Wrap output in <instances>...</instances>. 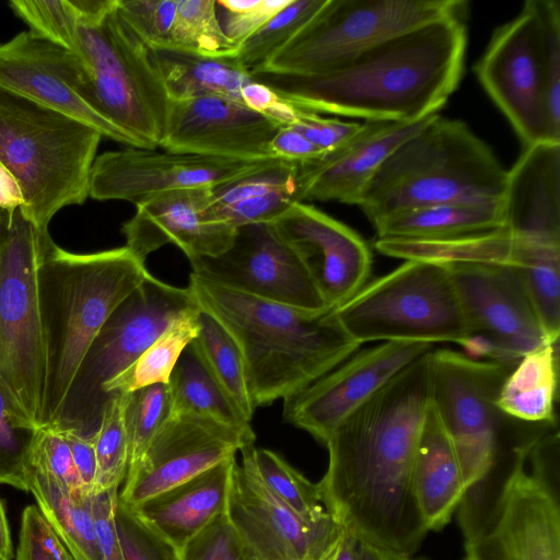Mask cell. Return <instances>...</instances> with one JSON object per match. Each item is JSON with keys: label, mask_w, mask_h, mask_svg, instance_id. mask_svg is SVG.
<instances>
[{"label": "cell", "mask_w": 560, "mask_h": 560, "mask_svg": "<svg viewBox=\"0 0 560 560\" xmlns=\"http://www.w3.org/2000/svg\"><path fill=\"white\" fill-rule=\"evenodd\" d=\"M430 352L331 433L325 442L328 468L318 482L327 512L346 529L365 542L410 556L429 533L411 472L430 408Z\"/></svg>", "instance_id": "cell-1"}, {"label": "cell", "mask_w": 560, "mask_h": 560, "mask_svg": "<svg viewBox=\"0 0 560 560\" xmlns=\"http://www.w3.org/2000/svg\"><path fill=\"white\" fill-rule=\"evenodd\" d=\"M276 159L304 163L320 158L325 152L290 126L278 129L270 143Z\"/></svg>", "instance_id": "cell-54"}, {"label": "cell", "mask_w": 560, "mask_h": 560, "mask_svg": "<svg viewBox=\"0 0 560 560\" xmlns=\"http://www.w3.org/2000/svg\"><path fill=\"white\" fill-rule=\"evenodd\" d=\"M188 289L198 307L213 316L238 345L256 408L303 390L361 347L340 327L331 310L296 308L192 273Z\"/></svg>", "instance_id": "cell-3"}, {"label": "cell", "mask_w": 560, "mask_h": 560, "mask_svg": "<svg viewBox=\"0 0 560 560\" xmlns=\"http://www.w3.org/2000/svg\"><path fill=\"white\" fill-rule=\"evenodd\" d=\"M361 560H428L363 541Z\"/></svg>", "instance_id": "cell-58"}, {"label": "cell", "mask_w": 560, "mask_h": 560, "mask_svg": "<svg viewBox=\"0 0 560 560\" xmlns=\"http://www.w3.org/2000/svg\"><path fill=\"white\" fill-rule=\"evenodd\" d=\"M290 0H217L224 34L238 45L283 9Z\"/></svg>", "instance_id": "cell-50"}, {"label": "cell", "mask_w": 560, "mask_h": 560, "mask_svg": "<svg viewBox=\"0 0 560 560\" xmlns=\"http://www.w3.org/2000/svg\"><path fill=\"white\" fill-rule=\"evenodd\" d=\"M198 308L188 287L165 283L149 272L94 337L50 428L93 438L112 400L104 386L131 365L173 322Z\"/></svg>", "instance_id": "cell-9"}, {"label": "cell", "mask_w": 560, "mask_h": 560, "mask_svg": "<svg viewBox=\"0 0 560 560\" xmlns=\"http://www.w3.org/2000/svg\"><path fill=\"white\" fill-rule=\"evenodd\" d=\"M541 33L545 116L548 137L560 142V5L535 0Z\"/></svg>", "instance_id": "cell-44"}, {"label": "cell", "mask_w": 560, "mask_h": 560, "mask_svg": "<svg viewBox=\"0 0 560 560\" xmlns=\"http://www.w3.org/2000/svg\"><path fill=\"white\" fill-rule=\"evenodd\" d=\"M168 385L172 413L205 417L255 438L250 422L242 416L190 345L177 361Z\"/></svg>", "instance_id": "cell-35"}, {"label": "cell", "mask_w": 560, "mask_h": 560, "mask_svg": "<svg viewBox=\"0 0 560 560\" xmlns=\"http://www.w3.org/2000/svg\"><path fill=\"white\" fill-rule=\"evenodd\" d=\"M253 458L262 482L294 513L308 521L329 515L318 482H311L270 450L254 446Z\"/></svg>", "instance_id": "cell-40"}, {"label": "cell", "mask_w": 560, "mask_h": 560, "mask_svg": "<svg viewBox=\"0 0 560 560\" xmlns=\"http://www.w3.org/2000/svg\"><path fill=\"white\" fill-rule=\"evenodd\" d=\"M96 477L93 493L118 490L125 480L129 444L125 424V394L113 397L94 435Z\"/></svg>", "instance_id": "cell-41"}, {"label": "cell", "mask_w": 560, "mask_h": 560, "mask_svg": "<svg viewBox=\"0 0 560 560\" xmlns=\"http://www.w3.org/2000/svg\"><path fill=\"white\" fill-rule=\"evenodd\" d=\"M435 115L416 121L365 120L340 147L299 163V201L359 205L385 160Z\"/></svg>", "instance_id": "cell-24"}, {"label": "cell", "mask_w": 560, "mask_h": 560, "mask_svg": "<svg viewBox=\"0 0 560 560\" xmlns=\"http://www.w3.org/2000/svg\"><path fill=\"white\" fill-rule=\"evenodd\" d=\"M177 0H117L130 30L151 49H171Z\"/></svg>", "instance_id": "cell-48"}, {"label": "cell", "mask_w": 560, "mask_h": 560, "mask_svg": "<svg viewBox=\"0 0 560 560\" xmlns=\"http://www.w3.org/2000/svg\"><path fill=\"white\" fill-rule=\"evenodd\" d=\"M210 188L173 190L137 203L121 229L125 246L142 261L166 244L176 245L188 260L224 252L236 230L213 215Z\"/></svg>", "instance_id": "cell-25"}, {"label": "cell", "mask_w": 560, "mask_h": 560, "mask_svg": "<svg viewBox=\"0 0 560 560\" xmlns=\"http://www.w3.org/2000/svg\"><path fill=\"white\" fill-rule=\"evenodd\" d=\"M279 128L265 114L226 97L170 100L160 148L226 160L276 159L270 143Z\"/></svg>", "instance_id": "cell-21"}, {"label": "cell", "mask_w": 560, "mask_h": 560, "mask_svg": "<svg viewBox=\"0 0 560 560\" xmlns=\"http://www.w3.org/2000/svg\"><path fill=\"white\" fill-rule=\"evenodd\" d=\"M199 331L190 347L221 385L242 416L252 421L256 406L249 390L243 354L231 334L199 308Z\"/></svg>", "instance_id": "cell-37"}, {"label": "cell", "mask_w": 560, "mask_h": 560, "mask_svg": "<svg viewBox=\"0 0 560 560\" xmlns=\"http://www.w3.org/2000/svg\"><path fill=\"white\" fill-rule=\"evenodd\" d=\"M9 5L31 33L75 51L78 19L69 0H13Z\"/></svg>", "instance_id": "cell-45"}, {"label": "cell", "mask_w": 560, "mask_h": 560, "mask_svg": "<svg viewBox=\"0 0 560 560\" xmlns=\"http://www.w3.org/2000/svg\"><path fill=\"white\" fill-rule=\"evenodd\" d=\"M475 74L525 147L552 142L545 116L541 33L535 0L498 27Z\"/></svg>", "instance_id": "cell-15"}, {"label": "cell", "mask_w": 560, "mask_h": 560, "mask_svg": "<svg viewBox=\"0 0 560 560\" xmlns=\"http://www.w3.org/2000/svg\"><path fill=\"white\" fill-rule=\"evenodd\" d=\"M171 49L229 57L236 55L237 45L221 27L215 0H177Z\"/></svg>", "instance_id": "cell-39"}, {"label": "cell", "mask_w": 560, "mask_h": 560, "mask_svg": "<svg viewBox=\"0 0 560 560\" xmlns=\"http://www.w3.org/2000/svg\"><path fill=\"white\" fill-rule=\"evenodd\" d=\"M255 438L192 413H172L140 460L127 470L118 499L139 503L235 457Z\"/></svg>", "instance_id": "cell-18"}, {"label": "cell", "mask_w": 560, "mask_h": 560, "mask_svg": "<svg viewBox=\"0 0 560 560\" xmlns=\"http://www.w3.org/2000/svg\"><path fill=\"white\" fill-rule=\"evenodd\" d=\"M466 48V16H452L384 42L323 75L253 77L303 110L416 121L440 113L456 91Z\"/></svg>", "instance_id": "cell-2"}, {"label": "cell", "mask_w": 560, "mask_h": 560, "mask_svg": "<svg viewBox=\"0 0 560 560\" xmlns=\"http://www.w3.org/2000/svg\"><path fill=\"white\" fill-rule=\"evenodd\" d=\"M377 238H447L505 226L503 200L447 202L388 214L373 223Z\"/></svg>", "instance_id": "cell-30"}, {"label": "cell", "mask_w": 560, "mask_h": 560, "mask_svg": "<svg viewBox=\"0 0 560 560\" xmlns=\"http://www.w3.org/2000/svg\"><path fill=\"white\" fill-rule=\"evenodd\" d=\"M39 428L0 384V485L28 492V453Z\"/></svg>", "instance_id": "cell-43"}, {"label": "cell", "mask_w": 560, "mask_h": 560, "mask_svg": "<svg viewBox=\"0 0 560 560\" xmlns=\"http://www.w3.org/2000/svg\"><path fill=\"white\" fill-rule=\"evenodd\" d=\"M198 315L199 308L173 322L131 365L104 386L106 396L113 399L149 385L168 384L182 353L198 335Z\"/></svg>", "instance_id": "cell-36"}, {"label": "cell", "mask_w": 560, "mask_h": 560, "mask_svg": "<svg viewBox=\"0 0 560 560\" xmlns=\"http://www.w3.org/2000/svg\"><path fill=\"white\" fill-rule=\"evenodd\" d=\"M102 133L71 116L0 89V163L23 197V215L40 231L63 207L82 205Z\"/></svg>", "instance_id": "cell-6"}, {"label": "cell", "mask_w": 560, "mask_h": 560, "mask_svg": "<svg viewBox=\"0 0 560 560\" xmlns=\"http://www.w3.org/2000/svg\"><path fill=\"white\" fill-rule=\"evenodd\" d=\"M77 35L94 108L141 148H160L170 96L152 49L125 23L117 0L78 18Z\"/></svg>", "instance_id": "cell-7"}, {"label": "cell", "mask_w": 560, "mask_h": 560, "mask_svg": "<svg viewBox=\"0 0 560 560\" xmlns=\"http://www.w3.org/2000/svg\"><path fill=\"white\" fill-rule=\"evenodd\" d=\"M506 173L464 121L436 114L385 160L358 206L373 224L421 207L502 199Z\"/></svg>", "instance_id": "cell-5"}, {"label": "cell", "mask_w": 560, "mask_h": 560, "mask_svg": "<svg viewBox=\"0 0 560 560\" xmlns=\"http://www.w3.org/2000/svg\"><path fill=\"white\" fill-rule=\"evenodd\" d=\"M118 494L116 489L93 493L92 510L102 560H124L115 524Z\"/></svg>", "instance_id": "cell-53"}, {"label": "cell", "mask_w": 560, "mask_h": 560, "mask_svg": "<svg viewBox=\"0 0 560 560\" xmlns=\"http://www.w3.org/2000/svg\"><path fill=\"white\" fill-rule=\"evenodd\" d=\"M331 313L361 346L372 341L458 343L470 328L447 265L405 260Z\"/></svg>", "instance_id": "cell-8"}, {"label": "cell", "mask_w": 560, "mask_h": 560, "mask_svg": "<svg viewBox=\"0 0 560 560\" xmlns=\"http://www.w3.org/2000/svg\"><path fill=\"white\" fill-rule=\"evenodd\" d=\"M376 250L404 260H423L442 265L482 264L515 268L518 247L506 226L447 238H376Z\"/></svg>", "instance_id": "cell-32"}, {"label": "cell", "mask_w": 560, "mask_h": 560, "mask_svg": "<svg viewBox=\"0 0 560 560\" xmlns=\"http://www.w3.org/2000/svg\"><path fill=\"white\" fill-rule=\"evenodd\" d=\"M510 370L452 349L430 352V404L454 446L465 490L479 482L501 454L505 416L497 397Z\"/></svg>", "instance_id": "cell-12"}, {"label": "cell", "mask_w": 560, "mask_h": 560, "mask_svg": "<svg viewBox=\"0 0 560 560\" xmlns=\"http://www.w3.org/2000/svg\"><path fill=\"white\" fill-rule=\"evenodd\" d=\"M327 0H290V2L245 38L235 58L253 75L323 9Z\"/></svg>", "instance_id": "cell-38"}, {"label": "cell", "mask_w": 560, "mask_h": 560, "mask_svg": "<svg viewBox=\"0 0 560 560\" xmlns=\"http://www.w3.org/2000/svg\"><path fill=\"white\" fill-rule=\"evenodd\" d=\"M464 546L465 560H560L559 493L524 466L491 521Z\"/></svg>", "instance_id": "cell-23"}, {"label": "cell", "mask_w": 560, "mask_h": 560, "mask_svg": "<svg viewBox=\"0 0 560 560\" xmlns=\"http://www.w3.org/2000/svg\"><path fill=\"white\" fill-rule=\"evenodd\" d=\"M254 444L241 450L229 488L226 514L256 560H327L343 526L330 514L308 521L281 502L260 479Z\"/></svg>", "instance_id": "cell-13"}, {"label": "cell", "mask_w": 560, "mask_h": 560, "mask_svg": "<svg viewBox=\"0 0 560 560\" xmlns=\"http://www.w3.org/2000/svg\"><path fill=\"white\" fill-rule=\"evenodd\" d=\"M36 506L73 560H102L92 494H72L49 477L27 470Z\"/></svg>", "instance_id": "cell-34"}, {"label": "cell", "mask_w": 560, "mask_h": 560, "mask_svg": "<svg viewBox=\"0 0 560 560\" xmlns=\"http://www.w3.org/2000/svg\"><path fill=\"white\" fill-rule=\"evenodd\" d=\"M360 125V122L325 118L319 114L295 107L289 126L303 135L314 145L324 152H328L340 147L352 137Z\"/></svg>", "instance_id": "cell-52"}, {"label": "cell", "mask_w": 560, "mask_h": 560, "mask_svg": "<svg viewBox=\"0 0 560 560\" xmlns=\"http://www.w3.org/2000/svg\"><path fill=\"white\" fill-rule=\"evenodd\" d=\"M27 470L49 477L72 494H92L83 489L66 439L50 427L37 430L28 453Z\"/></svg>", "instance_id": "cell-47"}, {"label": "cell", "mask_w": 560, "mask_h": 560, "mask_svg": "<svg viewBox=\"0 0 560 560\" xmlns=\"http://www.w3.org/2000/svg\"><path fill=\"white\" fill-rule=\"evenodd\" d=\"M434 345L385 341L355 351L303 390L283 399V420L325 444L359 407Z\"/></svg>", "instance_id": "cell-16"}, {"label": "cell", "mask_w": 560, "mask_h": 560, "mask_svg": "<svg viewBox=\"0 0 560 560\" xmlns=\"http://www.w3.org/2000/svg\"><path fill=\"white\" fill-rule=\"evenodd\" d=\"M558 386V341L526 353L505 376L497 405L505 417L552 423Z\"/></svg>", "instance_id": "cell-33"}, {"label": "cell", "mask_w": 560, "mask_h": 560, "mask_svg": "<svg viewBox=\"0 0 560 560\" xmlns=\"http://www.w3.org/2000/svg\"><path fill=\"white\" fill-rule=\"evenodd\" d=\"M188 261L192 275L217 285L310 312L330 310L271 222L240 226L224 252Z\"/></svg>", "instance_id": "cell-14"}, {"label": "cell", "mask_w": 560, "mask_h": 560, "mask_svg": "<svg viewBox=\"0 0 560 560\" xmlns=\"http://www.w3.org/2000/svg\"><path fill=\"white\" fill-rule=\"evenodd\" d=\"M42 233L20 207L0 209V384L38 427L46 371L37 290Z\"/></svg>", "instance_id": "cell-11"}, {"label": "cell", "mask_w": 560, "mask_h": 560, "mask_svg": "<svg viewBox=\"0 0 560 560\" xmlns=\"http://www.w3.org/2000/svg\"><path fill=\"white\" fill-rule=\"evenodd\" d=\"M14 551L4 505L0 499V560H13Z\"/></svg>", "instance_id": "cell-59"}, {"label": "cell", "mask_w": 560, "mask_h": 560, "mask_svg": "<svg viewBox=\"0 0 560 560\" xmlns=\"http://www.w3.org/2000/svg\"><path fill=\"white\" fill-rule=\"evenodd\" d=\"M15 560H73L36 505L22 512Z\"/></svg>", "instance_id": "cell-51"}, {"label": "cell", "mask_w": 560, "mask_h": 560, "mask_svg": "<svg viewBox=\"0 0 560 560\" xmlns=\"http://www.w3.org/2000/svg\"><path fill=\"white\" fill-rule=\"evenodd\" d=\"M411 483L428 530L442 529L459 505L465 482L451 439L431 404L415 453Z\"/></svg>", "instance_id": "cell-29"}, {"label": "cell", "mask_w": 560, "mask_h": 560, "mask_svg": "<svg viewBox=\"0 0 560 560\" xmlns=\"http://www.w3.org/2000/svg\"><path fill=\"white\" fill-rule=\"evenodd\" d=\"M271 223L298 254L330 310L368 283L373 260L371 248L348 225L300 201Z\"/></svg>", "instance_id": "cell-22"}, {"label": "cell", "mask_w": 560, "mask_h": 560, "mask_svg": "<svg viewBox=\"0 0 560 560\" xmlns=\"http://www.w3.org/2000/svg\"><path fill=\"white\" fill-rule=\"evenodd\" d=\"M179 557L180 560H256L226 511L191 537L179 549Z\"/></svg>", "instance_id": "cell-49"}, {"label": "cell", "mask_w": 560, "mask_h": 560, "mask_svg": "<svg viewBox=\"0 0 560 560\" xmlns=\"http://www.w3.org/2000/svg\"><path fill=\"white\" fill-rule=\"evenodd\" d=\"M171 415L172 395L168 384L158 383L125 394L128 469L140 460Z\"/></svg>", "instance_id": "cell-42"}, {"label": "cell", "mask_w": 560, "mask_h": 560, "mask_svg": "<svg viewBox=\"0 0 560 560\" xmlns=\"http://www.w3.org/2000/svg\"><path fill=\"white\" fill-rule=\"evenodd\" d=\"M66 439L73 463L86 493H93L96 477L94 436L89 438L73 430L59 431Z\"/></svg>", "instance_id": "cell-55"}, {"label": "cell", "mask_w": 560, "mask_h": 560, "mask_svg": "<svg viewBox=\"0 0 560 560\" xmlns=\"http://www.w3.org/2000/svg\"><path fill=\"white\" fill-rule=\"evenodd\" d=\"M298 166L296 162L268 159L247 173L211 187L213 215L234 230L275 221L299 201Z\"/></svg>", "instance_id": "cell-28"}, {"label": "cell", "mask_w": 560, "mask_h": 560, "mask_svg": "<svg viewBox=\"0 0 560 560\" xmlns=\"http://www.w3.org/2000/svg\"><path fill=\"white\" fill-rule=\"evenodd\" d=\"M115 524L124 560H180L179 550L119 499Z\"/></svg>", "instance_id": "cell-46"}, {"label": "cell", "mask_w": 560, "mask_h": 560, "mask_svg": "<svg viewBox=\"0 0 560 560\" xmlns=\"http://www.w3.org/2000/svg\"><path fill=\"white\" fill-rule=\"evenodd\" d=\"M0 89L71 116L103 137L141 148L94 108L80 57L30 31L0 43Z\"/></svg>", "instance_id": "cell-17"}, {"label": "cell", "mask_w": 560, "mask_h": 560, "mask_svg": "<svg viewBox=\"0 0 560 560\" xmlns=\"http://www.w3.org/2000/svg\"><path fill=\"white\" fill-rule=\"evenodd\" d=\"M261 161L127 147L96 156L89 196L96 200H125L137 205L163 192L213 187L247 173Z\"/></svg>", "instance_id": "cell-19"}, {"label": "cell", "mask_w": 560, "mask_h": 560, "mask_svg": "<svg viewBox=\"0 0 560 560\" xmlns=\"http://www.w3.org/2000/svg\"><path fill=\"white\" fill-rule=\"evenodd\" d=\"M22 205L23 197L16 180L0 163V209L13 210Z\"/></svg>", "instance_id": "cell-56"}, {"label": "cell", "mask_w": 560, "mask_h": 560, "mask_svg": "<svg viewBox=\"0 0 560 560\" xmlns=\"http://www.w3.org/2000/svg\"><path fill=\"white\" fill-rule=\"evenodd\" d=\"M362 544L363 540L343 527L342 535L327 560H361Z\"/></svg>", "instance_id": "cell-57"}, {"label": "cell", "mask_w": 560, "mask_h": 560, "mask_svg": "<svg viewBox=\"0 0 560 560\" xmlns=\"http://www.w3.org/2000/svg\"><path fill=\"white\" fill-rule=\"evenodd\" d=\"M148 273L126 246L74 254L42 233L37 290L46 371L39 427L56 421L94 337Z\"/></svg>", "instance_id": "cell-4"}, {"label": "cell", "mask_w": 560, "mask_h": 560, "mask_svg": "<svg viewBox=\"0 0 560 560\" xmlns=\"http://www.w3.org/2000/svg\"><path fill=\"white\" fill-rule=\"evenodd\" d=\"M470 332L492 340L514 368L526 353L551 341L518 271L510 266L447 265Z\"/></svg>", "instance_id": "cell-20"}, {"label": "cell", "mask_w": 560, "mask_h": 560, "mask_svg": "<svg viewBox=\"0 0 560 560\" xmlns=\"http://www.w3.org/2000/svg\"><path fill=\"white\" fill-rule=\"evenodd\" d=\"M235 457L132 506L178 550L226 511Z\"/></svg>", "instance_id": "cell-27"}, {"label": "cell", "mask_w": 560, "mask_h": 560, "mask_svg": "<svg viewBox=\"0 0 560 560\" xmlns=\"http://www.w3.org/2000/svg\"><path fill=\"white\" fill-rule=\"evenodd\" d=\"M467 12L463 0H327L256 74L323 75L384 42Z\"/></svg>", "instance_id": "cell-10"}, {"label": "cell", "mask_w": 560, "mask_h": 560, "mask_svg": "<svg viewBox=\"0 0 560 560\" xmlns=\"http://www.w3.org/2000/svg\"><path fill=\"white\" fill-rule=\"evenodd\" d=\"M502 200L514 236L560 244V142L525 147L506 173Z\"/></svg>", "instance_id": "cell-26"}, {"label": "cell", "mask_w": 560, "mask_h": 560, "mask_svg": "<svg viewBox=\"0 0 560 560\" xmlns=\"http://www.w3.org/2000/svg\"><path fill=\"white\" fill-rule=\"evenodd\" d=\"M170 100L221 96L243 104L254 77L235 56L209 57L176 49H152Z\"/></svg>", "instance_id": "cell-31"}]
</instances>
